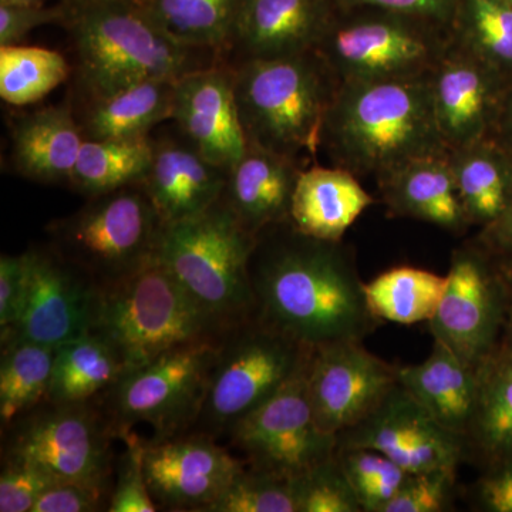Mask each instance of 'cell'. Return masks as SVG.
I'll list each match as a JSON object with an SVG mask.
<instances>
[{"label":"cell","mask_w":512,"mask_h":512,"mask_svg":"<svg viewBox=\"0 0 512 512\" xmlns=\"http://www.w3.org/2000/svg\"><path fill=\"white\" fill-rule=\"evenodd\" d=\"M313 350L255 316L235 323L218 343L204 403L188 433L225 440L242 417L301 372Z\"/></svg>","instance_id":"obj_8"},{"label":"cell","mask_w":512,"mask_h":512,"mask_svg":"<svg viewBox=\"0 0 512 512\" xmlns=\"http://www.w3.org/2000/svg\"><path fill=\"white\" fill-rule=\"evenodd\" d=\"M163 228L138 183L87 198L79 210L50 222L47 245L101 289L153 262Z\"/></svg>","instance_id":"obj_7"},{"label":"cell","mask_w":512,"mask_h":512,"mask_svg":"<svg viewBox=\"0 0 512 512\" xmlns=\"http://www.w3.org/2000/svg\"><path fill=\"white\" fill-rule=\"evenodd\" d=\"M153 157V137L84 140L72 178V190L97 197L138 184Z\"/></svg>","instance_id":"obj_32"},{"label":"cell","mask_w":512,"mask_h":512,"mask_svg":"<svg viewBox=\"0 0 512 512\" xmlns=\"http://www.w3.org/2000/svg\"><path fill=\"white\" fill-rule=\"evenodd\" d=\"M447 276L413 266H397L365 282L369 311L380 322H429L446 291Z\"/></svg>","instance_id":"obj_33"},{"label":"cell","mask_w":512,"mask_h":512,"mask_svg":"<svg viewBox=\"0 0 512 512\" xmlns=\"http://www.w3.org/2000/svg\"><path fill=\"white\" fill-rule=\"evenodd\" d=\"M171 120L202 156L228 173L248 147L235 99L232 64L222 60L178 79Z\"/></svg>","instance_id":"obj_19"},{"label":"cell","mask_w":512,"mask_h":512,"mask_svg":"<svg viewBox=\"0 0 512 512\" xmlns=\"http://www.w3.org/2000/svg\"><path fill=\"white\" fill-rule=\"evenodd\" d=\"M29 251L28 303L15 329L0 340L19 338L59 348L92 332L99 288L49 245Z\"/></svg>","instance_id":"obj_17"},{"label":"cell","mask_w":512,"mask_h":512,"mask_svg":"<svg viewBox=\"0 0 512 512\" xmlns=\"http://www.w3.org/2000/svg\"><path fill=\"white\" fill-rule=\"evenodd\" d=\"M151 19L177 42L228 60L245 0H140Z\"/></svg>","instance_id":"obj_30"},{"label":"cell","mask_w":512,"mask_h":512,"mask_svg":"<svg viewBox=\"0 0 512 512\" xmlns=\"http://www.w3.org/2000/svg\"><path fill=\"white\" fill-rule=\"evenodd\" d=\"M3 3H13V5H33V3H43L45 0H0Z\"/></svg>","instance_id":"obj_52"},{"label":"cell","mask_w":512,"mask_h":512,"mask_svg":"<svg viewBox=\"0 0 512 512\" xmlns=\"http://www.w3.org/2000/svg\"><path fill=\"white\" fill-rule=\"evenodd\" d=\"M305 165L248 143L228 171L222 201L252 235L291 220L293 192Z\"/></svg>","instance_id":"obj_22"},{"label":"cell","mask_w":512,"mask_h":512,"mask_svg":"<svg viewBox=\"0 0 512 512\" xmlns=\"http://www.w3.org/2000/svg\"><path fill=\"white\" fill-rule=\"evenodd\" d=\"M478 244L490 254L501 255L505 261H512V202L503 217L483 228Z\"/></svg>","instance_id":"obj_48"},{"label":"cell","mask_w":512,"mask_h":512,"mask_svg":"<svg viewBox=\"0 0 512 512\" xmlns=\"http://www.w3.org/2000/svg\"><path fill=\"white\" fill-rule=\"evenodd\" d=\"M507 2H508V3H511V5H512V0H507Z\"/></svg>","instance_id":"obj_54"},{"label":"cell","mask_w":512,"mask_h":512,"mask_svg":"<svg viewBox=\"0 0 512 512\" xmlns=\"http://www.w3.org/2000/svg\"><path fill=\"white\" fill-rule=\"evenodd\" d=\"M126 372L116 349L99 333L89 332L56 348L47 399L62 403L99 399Z\"/></svg>","instance_id":"obj_31"},{"label":"cell","mask_w":512,"mask_h":512,"mask_svg":"<svg viewBox=\"0 0 512 512\" xmlns=\"http://www.w3.org/2000/svg\"><path fill=\"white\" fill-rule=\"evenodd\" d=\"M352 19L333 15L315 52L339 84L403 79L430 73L451 43L450 33L384 10Z\"/></svg>","instance_id":"obj_10"},{"label":"cell","mask_w":512,"mask_h":512,"mask_svg":"<svg viewBox=\"0 0 512 512\" xmlns=\"http://www.w3.org/2000/svg\"><path fill=\"white\" fill-rule=\"evenodd\" d=\"M255 241L221 198L197 217L164 225L157 258L204 311L232 326L254 316Z\"/></svg>","instance_id":"obj_6"},{"label":"cell","mask_w":512,"mask_h":512,"mask_svg":"<svg viewBox=\"0 0 512 512\" xmlns=\"http://www.w3.org/2000/svg\"><path fill=\"white\" fill-rule=\"evenodd\" d=\"M397 376L404 389L444 429L466 441L477 406L478 367L468 366L447 346L434 340L433 349L423 362L399 366Z\"/></svg>","instance_id":"obj_26"},{"label":"cell","mask_w":512,"mask_h":512,"mask_svg":"<svg viewBox=\"0 0 512 512\" xmlns=\"http://www.w3.org/2000/svg\"><path fill=\"white\" fill-rule=\"evenodd\" d=\"M456 484V470L410 474L382 512H443L448 510Z\"/></svg>","instance_id":"obj_41"},{"label":"cell","mask_w":512,"mask_h":512,"mask_svg":"<svg viewBox=\"0 0 512 512\" xmlns=\"http://www.w3.org/2000/svg\"><path fill=\"white\" fill-rule=\"evenodd\" d=\"M476 412L466 437L467 458L493 467L512 460V362L500 348L478 367Z\"/></svg>","instance_id":"obj_29"},{"label":"cell","mask_w":512,"mask_h":512,"mask_svg":"<svg viewBox=\"0 0 512 512\" xmlns=\"http://www.w3.org/2000/svg\"><path fill=\"white\" fill-rule=\"evenodd\" d=\"M69 2H94V0H69ZM137 2H140V0H137Z\"/></svg>","instance_id":"obj_53"},{"label":"cell","mask_w":512,"mask_h":512,"mask_svg":"<svg viewBox=\"0 0 512 512\" xmlns=\"http://www.w3.org/2000/svg\"><path fill=\"white\" fill-rule=\"evenodd\" d=\"M375 204L359 177L342 167L303 168L293 192L291 222L308 237L342 241L360 215Z\"/></svg>","instance_id":"obj_25"},{"label":"cell","mask_w":512,"mask_h":512,"mask_svg":"<svg viewBox=\"0 0 512 512\" xmlns=\"http://www.w3.org/2000/svg\"><path fill=\"white\" fill-rule=\"evenodd\" d=\"M392 217L412 218L450 232L470 227L461 204L450 153L421 157L376 181Z\"/></svg>","instance_id":"obj_23"},{"label":"cell","mask_w":512,"mask_h":512,"mask_svg":"<svg viewBox=\"0 0 512 512\" xmlns=\"http://www.w3.org/2000/svg\"><path fill=\"white\" fill-rule=\"evenodd\" d=\"M218 343L180 346L127 370L99 397L117 439L138 424L151 427L153 441L188 433L204 403Z\"/></svg>","instance_id":"obj_11"},{"label":"cell","mask_w":512,"mask_h":512,"mask_svg":"<svg viewBox=\"0 0 512 512\" xmlns=\"http://www.w3.org/2000/svg\"><path fill=\"white\" fill-rule=\"evenodd\" d=\"M335 457L363 512H382L410 477L389 457L370 448H336Z\"/></svg>","instance_id":"obj_37"},{"label":"cell","mask_w":512,"mask_h":512,"mask_svg":"<svg viewBox=\"0 0 512 512\" xmlns=\"http://www.w3.org/2000/svg\"><path fill=\"white\" fill-rule=\"evenodd\" d=\"M498 143L501 144L512 156V96L508 97L504 103L503 113H501L500 121L497 124Z\"/></svg>","instance_id":"obj_49"},{"label":"cell","mask_w":512,"mask_h":512,"mask_svg":"<svg viewBox=\"0 0 512 512\" xmlns=\"http://www.w3.org/2000/svg\"><path fill=\"white\" fill-rule=\"evenodd\" d=\"M63 2L80 103L153 80H178L224 60L168 36L137 0Z\"/></svg>","instance_id":"obj_3"},{"label":"cell","mask_w":512,"mask_h":512,"mask_svg":"<svg viewBox=\"0 0 512 512\" xmlns=\"http://www.w3.org/2000/svg\"><path fill=\"white\" fill-rule=\"evenodd\" d=\"M309 362L225 437L232 453L248 468L292 480L335 457L338 437L323 433L313 419Z\"/></svg>","instance_id":"obj_12"},{"label":"cell","mask_w":512,"mask_h":512,"mask_svg":"<svg viewBox=\"0 0 512 512\" xmlns=\"http://www.w3.org/2000/svg\"><path fill=\"white\" fill-rule=\"evenodd\" d=\"M229 328L204 311L156 258L99 289L92 332L103 336L131 370L180 346L220 342Z\"/></svg>","instance_id":"obj_5"},{"label":"cell","mask_w":512,"mask_h":512,"mask_svg":"<svg viewBox=\"0 0 512 512\" xmlns=\"http://www.w3.org/2000/svg\"><path fill=\"white\" fill-rule=\"evenodd\" d=\"M451 42L498 72L512 69V5L507 0H458Z\"/></svg>","instance_id":"obj_36"},{"label":"cell","mask_w":512,"mask_h":512,"mask_svg":"<svg viewBox=\"0 0 512 512\" xmlns=\"http://www.w3.org/2000/svg\"><path fill=\"white\" fill-rule=\"evenodd\" d=\"M59 478L42 467L22 461H2L0 512H32L40 497Z\"/></svg>","instance_id":"obj_42"},{"label":"cell","mask_w":512,"mask_h":512,"mask_svg":"<svg viewBox=\"0 0 512 512\" xmlns=\"http://www.w3.org/2000/svg\"><path fill=\"white\" fill-rule=\"evenodd\" d=\"M0 424L29 412L49 397L56 348L19 338L0 340Z\"/></svg>","instance_id":"obj_34"},{"label":"cell","mask_w":512,"mask_h":512,"mask_svg":"<svg viewBox=\"0 0 512 512\" xmlns=\"http://www.w3.org/2000/svg\"><path fill=\"white\" fill-rule=\"evenodd\" d=\"M111 488L79 481H57L37 500L32 512L109 511Z\"/></svg>","instance_id":"obj_44"},{"label":"cell","mask_w":512,"mask_h":512,"mask_svg":"<svg viewBox=\"0 0 512 512\" xmlns=\"http://www.w3.org/2000/svg\"><path fill=\"white\" fill-rule=\"evenodd\" d=\"M336 437V448L379 451L410 474L457 471L467 460L463 437L444 429L400 383L366 419Z\"/></svg>","instance_id":"obj_14"},{"label":"cell","mask_w":512,"mask_h":512,"mask_svg":"<svg viewBox=\"0 0 512 512\" xmlns=\"http://www.w3.org/2000/svg\"><path fill=\"white\" fill-rule=\"evenodd\" d=\"M476 497L481 510L512 512V460L487 468L477 483Z\"/></svg>","instance_id":"obj_47"},{"label":"cell","mask_w":512,"mask_h":512,"mask_svg":"<svg viewBox=\"0 0 512 512\" xmlns=\"http://www.w3.org/2000/svg\"><path fill=\"white\" fill-rule=\"evenodd\" d=\"M249 281L255 318L306 348L363 340L382 323L349 248L308 237L291 220L256 235Z\"/></svg>","instance_id":"obj_1"},{"label":"cell","mask_w":512,"mask_h":512,"mask_svg":"<svg viewBox=\"0 0 512 512\" xmlns=\"http://www.w3.org/2000/svg\"><path fill=\"white\" fill-rule=\"evenodd\" d=\"M498 348H500L501 352H503L504 355L507 356L508 359H510L512 362V323L511 322H508V325L505 326L503 342L500 343V346H498Z\"/></svg>","instance_id":"obj_51"},{"label":"cell","mask_w":512,"mask_h":512,"mask_svg":"<svg viewBox=\"0 0 512 512\" xmlns=\"http://www.w3.org/2000/svg\"><path fill=\"white\" fill-rule=\"evenodd\" d=\"M501 279H503L505 298H507L508 322L512 323V261H505L498 266Z\"/></svg>","instance_id":"obj_50"},{"label":"cell","mask_w":512,"mask_h":512,"mask_svg":"<svg viewBox=\"0 0 512 512\" xmlns=\"http://www.w3.org/2000/svg\"><path fill=\"white\" fill-rule=\"evenodd\" d=\"M232 72L248 143L302 165L318 154L339 86L318 53L241 60L232 64Z\"/></svg>","instance_id":"obj_4"},{"label":"cell","mask_w":512,"mask_h":512,"mask_svg":"<svg viewBox=\"0 0 512 512\" xmlns=\"http://www.w3.org/2000/svg\"><path fill=\"white\" fill-rule=\"evenodd\" d=\"M177 80H153L130 89L80 103L76 113L84 140H128L150 136V131L173 117Z\"/></svg>","instance_id":"obj_27"},{"label":"cell","mask_w":512,"mask_h":512,"mask_svg":"<svg viewBox=\"0 0 512 512\" xmlns=\"http://www.w3.org/2000/svg\"><path fill=\"white\" fill-rule=\"evenodd\" d=\"M343 9H376L419 19L444 32L453 30L458 0H335Z\"/></svg>","instance_id":"obj_45"},{"label":"cell","mask_w":512,"mask_h":512,"mask_svg":"<svg viewBox=\"0 0 512 512\" xmlns=\"http://www.w3.org/2000/svg\"><path fill=\"white\" fill-rule=\"evenodd\" d=\"M397 370L399 366L367 350L363 340L313 350L308 396L316 426L338 436L366 419L399 383Z\"/></svg>","instance_id":"obj_15"},{"label":"cell","mask_w":512,"mask_h":512,"mask_svg":"<svg viewBox=\"0 0 512 512\" xmlns=\"http://www.w3.org/2000/svg\"><path fill=\"white\" fill-rule=\"evenodd\" d=\"M32 261L30 251L0 258V336L18 325L30 291Z\"/></svg>","instance_id":"obj_43"},{"label":"cell","mask_w":512,"mask_h":512,"mask_svg":"<svg viewBox=\"0 0 512 512\" xmlns=\"http://www.w3.org/2000/svg\"><path fill=\"white\" fill-rule=\"evenodd\" d=\"M429 74L339 84L322 131L333 164L377 181L417 158L450 153Z\"/></svg>","instance_id":"obj_2"},{"label":"cell","mask_w":512,"mask_h":512,"mask_svg":"<svg viewBox=\"0 0 512 512\" xmlns=\"http://www.w3.org/2000/svg\"><path fill=\"white\" fill-rule=\"evenodd\" d=\"M116 430L100 399L45 400L2 429V461L42 467L60 481L111 488Z\"/></svg>","instance_id":"obj_9"},{"label":"cell","mask_w":512,"mask_h":512,"mask_svg":"<svg viewBox=\"0 0 512 512\" xmlns=\"http://www.w3.org/2000/svg\"><path fill=\"white\" fill-rule=\"evenodd\" d=\"M228 173L202 156L190 141L154 140L153 157L140 181L164 225L190 220L220 201Z\"/></svg>","instance_id":"obj_20"},{"label":"cell","mask_w":512,"mask_h":512,"mask_svg":"<svg viewBox=\"0 0 512 512\" xmlns=\"http://www.w3.org/2000/svg\"><path fill=\"white\" fill-rule=\"evenodd\" d=\"M124 451L114 468V484L111 491L109 512H156V501L148 490L144 473V453L147 440L137 433L120 434Z\"/></svg>","instance_id":"obj_40"},{"label":"cell","mask_w":512,"mask_h":512,"mask_svg":"<svg viewBox=\"0 0 512 512\" xmlns=\"http://www.w3.org/2000/svg\"><path fill=\"white\" fill-rule=\"evenodd\" d=\"M205 512H298L293 481L245 466Z\"/></svg>","instance_id":"obj_38"},{"label":"cell","mask_w":512,"mask_h":512,"mask_svg":"<svg viewBox=\"0 0 512 512\" xmlns=\"http://www.w3.org/2000/svg\"><path fill=\"white\" fill-rule=\"evenodd\" d=\"M333 15L330 0H245L231 55L241 62L315 52Z\"/></svg>","instance_id":"obj_21"},{"label":"cell","mask_w":512,"mask_h":512,"mask_svg":"<svg viewBox=\"0 0 512 512\" xmlns=\"http://www.w3.org/2000/svg\"><path fill=\"white\" fill-rule=\"evenodd\" d=\"M83 141L73 106L37 109L13 124V168L26 180L70 187Z\"/></svg>","instance_id":"obj_24"},{"label":"cell","mask_w":512,"mask_h":512,"mask_svg":"<svg viewBox=\"0 0 512 512\" xmlns=\"http://www.w3.org/2000/svg\"><path fill=\"white\" fill-rule=\"evenodd\" d=\"M66 15L64 2L52 8L45 3L13 5L0 2V46L20 45L30 32L42 26L63 25Z\"/></svg>","instance_id":"obj_46"},{"label":"cell","mask_w":512,"mask_h":512,"mask_svg":"<svg viewBox=\"0 0 512 512\" xmlns=\"http://www.w3.org/2000/svg\"><path fill=\"white\" fill-rule=\"evenodd\" d=\"M454 177L468 224L485 228L512 202L511 154L488 137L450 151Z\"/></svg>","instance_id":"obj_28"},{"label":"cell","mask_w":512,"mask_h":512,"mask_svg":"<svg viewBox=\"0 0 512 512\" xmlns=\"http://www.w3.org/2000/svg\"><path fill=\"white\" fill-rule=\"evenodd\" d=\"M500 73L453 42L431 70L434 116L450 151L491 137L505 103Z\"/></svg>","instance_id":"obj_18"},{"label":"cell","mask_w":512,"mask_h":512,"mask_svg":"<svg viewBox=\"0 0 512 512\" xmlns=\"http://www.w3.org/2000/svg\"><path fill=\"white\" fill-rule=\"evenodd\" d=\"M292 481L298 512H363L336 457Z\"/></svg>","instance_id":"obj_39"},{"label":"cell","mask_w":512,"mask_h":512,"mask_svg":"<svg viewBox=\"0 0 512 512\" xmlns=\"http://www.w3.org/2000/svg\"><path fill=\"white\" fill-rule=\"evenodd\" d=\"M245 464L220 441L198 433L147 440L144 473L158 510L205 512Z\"/></svg>","instance_id":"obj_16"},{"label":"cell","mask_w":512,"mask_h":512,"mask_svg":"<svg viewBox=\"0 0 512 512\" xmlns=\"http://www.w3.org/2000/svg\"><path fill=\"white\" fill-rule=\"evenodd\" d=\"M488 256L480 244L453 252L446 291L427 322L434 340L476 369L498 349L501 326L508 325L503 279Z\"/></svg>","instance_id":"obj_13"},{"label":"cell","mask_w":512,"mask_h":512,"mask_svg":"<svg viewBox=\"0 0 512 512\" xmlns=\"http://www.w3.org/2000/svg\"><path fill=\"white\" fill-rule=\"evenodd\" d=\"M72 74V63L56 50L0 46V97L10 106L25 107L45 99Z\"/></svg>","instance_id":"obj_35"}]
</instances>
